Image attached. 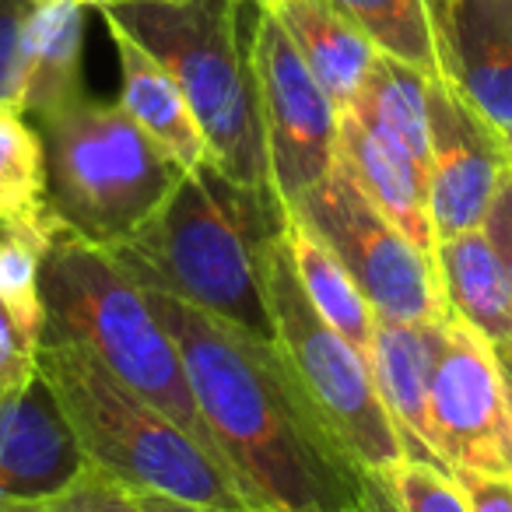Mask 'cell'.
I'll list each match as a JSON object with an SVG mask.
<instances>
[{
  "mask_svg": "<svg viewBox=\"0 0 512 512\" xmlns=\"http://www.w3.org/2000/svg\"><path fill=\"white\" fill-rule=\"evenodd\" d=\"M186 362L214 449L256 512H362L372 474L351 456L278 344L144 292Z\"/></svg>",
  "mask_w": 512,
  "mask_h": 512,
  "instance_id": "1",
  "label": "cell"
},
{
  "mask_svg": "<svg viewBox=\"0 0 512 512\" xmlns=\"http://www.w3.org/2000/svg\"><path fill=\"white\" fill-rule=\"evenodd\" d=\"M288 207L271 186H242L214 165L183 172L165 204L109 253L144 288L162 292L256 341L278 344L267 264Z\"/></svg>",
  "mask_w": 512,
  "mask_h": 512,
  "instance_id": "2",
  "label": "cell"
},
{
  "mask_svg": "<svg viewBox=\"0 0 512 512\" xmlns=\"http://www.w3.org/2000/svg\"><path fill=\"white\" fill-rule=\"evenodd\" d=\"M36 362L85 449L88 470H99L127 491L256 512L239 477L211 446L172 421L162 407L137 397L85 344L43 330Z\"/></svg>",
  "mask_w": 512,
  "mask_h": 512,
  "instance_id": "3",
  "label": "cell"
},
{
  "mask_svg": "<svg viewBox=\"0 0 512 512\" xmlns=\"http://www.w3.org/2000/svg\"><path fill=\"white\" fill-rule=\"evenodd\" d=\"M43 306V330L85 344L137 397L214 449L176 341L109 249L60 228L43 260Z\"/></svg>",
  "mask_w": 512,
  "mask_h": 512,
  "instance_id": "4",
  "label": "cell"
},
{
  "mask_svg": "<svg viewBox=\"0 0 512 512\" xmlns=\"http://www.w3.org/2000/svg\"><path fill=\"white\" fill-rule=\"evenodd\" d=\"M99 11L172 74L214 169L242 186H271L239 0H127Z\"/></svg>",
  "mask_w": 512,
  "mask_h": 512,
  "instance_id": "5",
  "label": "cell"
},
{
  "mask_svg": "<svg viewBox=\"0 0 512 512\" xmlns=\"http://www.w3.org/2000/svg\"><path fill=\"white\" fill-rule=\"evenodd\" d=\"M32 123L43 134L53 214L64 232L102 249L127 242L183 179L120 102L85 92Z\"/></svg>",
  "mask_w": 512,
  "mask_h": 512,
  "instance_id": "6",
  "label": "cell"
},
{
  "mask_svg": "<svg viewBox=\"0 0 512 512\" xmlns=\"http://www.w3.org/2000/svg\"><path fill=\"white\" fill-rule=\"evenodd\" d=\"M267 288H271L278 348L292 362L295 376L302 379L316 407L327 414V421L351 449V456L372 477L390 481L400 463L411 460V449H407L397 421L390 418L383 397H379L369 355L358 351L344 334H337L306 299L299 278H295L285 239H278L271 249Z\"/></svg>",
  "mask_w": 512,
  "mask_h": 512,
  "instance_id": "7",
  "label": "cell"
},
{
  "mask_svg": "<svg viewBox=\"0 0 512 512\" xmlns=\"http://www.w3.org/2000/svg\"><path fill=\"white\" fill-rule=\"evenodd\" d=\"M355 278L372 313L397 323H442L449 316L435 256L414 246L348 176L341 162L323 183L288 204Z\"/></svg>",
  "mask_w": 512,
  "mask_h": 512,
  "instance_id": "8",
  "label": "cell"
},
{
  "mask_svg": "<svg viewBox=\"0 0 512 512\" xmlns=\"http://www.w3.org/2000/svg\"><path fill=\"white\" fill-rule=\"evenodd\" d=\"M249 67L264 130L267 176L281 204H292L334 172L341 109L313 78L281 22L256 4Z\"/></svg>",
  "mask_w": 512,
  "mask_h": 512,
  "instance_id": "9",
  "label": "cell"
},
{
  "mask_svg": "<svg viewBox=\"0 0 512 512\" xmlns=\"http://www.w3.org/2000/svg\"><path fill=\"white\" fill-rule=\"evenodd\" d=\"M432 435L446 470L512 474L502 355L456 316L442 323L432 372Z\"/></svg>",
  "mask_w": 512,
  "mask_h": 512,
  "instance_id": "10",
  "label": "cell"
},
{
  "mask_svg": "<svg viewBox=\"0 0 512 512\" xmlns=\"http://www.w3.org/2000/svg\"><path fill=\"white\" fill-rule=\"evenodd\" d=\"M428 214L435 239L484 225L502 176L512 169L509 144L446 81H428Z\"/></svg>",
  "mask_w": 512,
  "mask_h": 512,
  "instance_id": "11",
  "label": "cell"
},
{
  "mask_svg": "<svg viewBox=\"0 0 512 512\" xmlns=\"http://www.w3.org/2000/svg\"><path fill=\"white\" fill-rule=\"evenodd\" d=\"M85 474V449L43 372L0 393V498L43 505Z\"/></svg>",
  "mask_w": 512,
  "mask_h": 512,
  "instance_id": "12",
  "label": "cell"
},
{
  "mask_svg": "<svg viewBox=\"0 0 512 512\" xmlns=\"http://www.w3.org/2000/svg\"><path fill=\"white\" fill-rule=\"evenodd\" d=\"M442 81L502 134L512 155V0H428Z\"/></svg>",
  "mask_w": 512,
  "mask_h": 512,
  "instance_id": "13",
  "label": "cell"
},
{
  "mask_svg": "<svg viewBox=\"0 0 512 512\" xmlns=\"http://www.w3.org/2000/svg\"><path fill=\"white\" fill-rule=\"evenodd\" d=\"M442 323H397L376 316L372 330L369 369L386 411L411 449V460L439 463L432 435V372L442 344Z\"/></svg>",
  "mask_w": 512,
  "mask_h": 512,
  "instance_id": "14",
  "label": "cell"
},
{
  "mask_svg": "<svg viewBox=\"0 0 512 512\" xmlns=\"http://www.w3.org/2000/svg\"><path fill=\"white\" fill-rule=\"evenodd\" d=\"M337 162L348 169L358 190L425 253L435 256V228L428 214V169L397 141L376 134L351 113H341Z\"/></svg>",
  "mask_w": 512,
  "mask_h": 512,
  "instance_id": "15",
  "label": "cell"
},
{
  "mask_svg": "<svg viewBox=\"0 0 512 512\" xmlns=\"http://www.w3.org/2000/svg\"><path fill=\"white\" fill-rule=\"evenodd\" d=\"M85 4L39 0L22 25V109L29 120L57 113L85 95Z\"/></svg>",
  "mask_w": 512,
  "mask_h": 512,
  "instance_id": "16",
  "label": "cell"
},
{
  "mask_svg": "<svg viewBox=\"0 0 512 512\" xmlns=\"http://www.w3.org/2000/svg\"><path fill=\"white\" fill-rule=\"evenodd\" d=\"M106 29L116 46V57H120V99L116 102L183 172L211 165L207 141L172 74L123 29L116 25H106Z\"/></svg>",
  "mask_w": 512,
  "mask_h": 512,
  "instance_id": "17",
  "label": "cell"
},
{
  "mask_svg": "<svg viewBox=\"0 0 512 512\" xmlns=\"http://www.w3.org/2000/svg\"><path fill=\"white\" fill-rule=\"evenodd\" d=\"M260 8L278 18L313 78L344 113L362 88L369 67L376 64V46L334 0H264Z\"/></svg>",
  "mask_w": 512,
  "mask_h": 512,
  "instance_id": "18",
  "label": "cell"
},
{
  "mask_svg": "<svg viewBox=\"0 0 512 512\" xmlns=\"http://www.w3.org/2000/svg\"><path fill=\"white\" fill-rule=\"evenodd\" d=\"M435 271H439L449 316L474 327L495 348L509 341L512 285L481 228L435 242Z\"/></svg>",
  "mask_w": 512,
  "mask_h": 512,
  "instance_id": "19",
  "label": "cell"
},
{
  "mask_svg": "<svg viewBox=\"0 0 512 512\" xmlns=\"http://www.w3.org/2000/svg\"><path fill=\"white\" fill-rule=\"evenodd\" d=\"M285 249L292 256L295 278H299L306 299L313 302V309L337 330L344 334L358 351L369 355L372 330H376V313H372L369 299L362 295V288L355 285L344 264L302 225L299 218L288 214L285 218Z\"/></svg>",
  "mask_w": 512,
  "mask_h": 512,
  "instance_id": "20",
  "label": "cell"
},
{
  "mask_svg": "<svg viewBox=\"0 0 512 512\" xmlns=\"http://www.w3.org/2000/svg\"><path fill=\"white\" fill-rule=\"evenodd\" d=\"M428 81L421 71L400 64V60L379 53L369 67L362 88L355 92L351 113L358 123H365L376 134L397 141L404 151H411L428 169L432 162V134H428Z\"/></svg>",
  "mask_w": 512,
  "mask_h": 512,
  "instance_id": "21",
  "label": "cell"
},
{
  "mask_svg": "<svg viewBox=\"0 0 512 512\" xmlns=\"http://www.w3.org/2000/svg\"><path fill=\"white\" fill-rule=\"evenodd\" d=\"M0 221L60 225L50 207L43 134L11 106H0Z\"/></svg>",
  "mask_w": 512,
  "mask_h": 512,
  "instance_id": "22",
  "label": "cell"
},
{
  "mask_svg": "<svg viewBox=\"0 0 512 512\" xmlns=\"http://www.w3.org/2000/svg\"><path fill=\"white\" fill-rule=\"evenodd\" d=\"M379 53L442 81V50L428 0H334Z\"/></svg>",
  "mask_w": 512,
  "mask_h": 512,
  "instance_id": "23",
  "label": "cell"
},
{
  "mask_svg": "<svg viewBox=\"0 0 512 512\" xmlns=\"http://www.w3.org/2000/svg\"><path fill=\"white\" fill-rule=\"evenodd\" d=\"M60 225L32 221H0V302L29 341H43V260L57 239Z\"/></svg>",
  "mask_w": 512,
  "mask_h": 512,
  "instance_id": "24",
  "label": "cell"
},
{
  "mask_svg": "<svg viewBox=\"0 0 512 512\" xmlns=\"http://www.w3.org/2000/svg\"><path fill=\"white\" fill-rule=\"evenodd\" d=\"M390 488L404 512H470L453 474L432 460H404L390 477Z\"/></svg>",
  "mask_w": 512,
  "mask_h": 512,
  "instance_id": "25",
  "label": "cell"
},
{
  "mask_svg": "<svg viewBox=\"0 0 512 512\" xmlns=\"http://www.w3.org/2000/svg\"><path fill=\"white\" fill-rule=\"evenodd\" d=\"M32 0H0V106L18 109L22 99V25Z\"/></svg>",
  "mask_w": 512,
  "mask_h": 512,
  "instance_id": "26",
  "label": "cell"
},
{
  "mask_svg": "<svg viewBox=\"0 0 512 512\" xmlns=\"http://www.w3.org/2000/svg\"><path fill=\"white\" fill-rule=\"evenodd\" d=\"M50 512H144L141 505L130 498L127 488L116 481L102 477L99 470H88L81 481H74L64 495L43 502Z\"/></svg>",
  "mask_w": 512,
  "mask_h": 512,
  "instance_id": "27",
  "label": "cell"
},
{
  "mask_svg": "<svg viewBox=\"0 0 512 512\" xmlns=\"http://www.w3.org/2000/svg\"><path fill=\"white\" fill-rule=\"evenodd\" d=\"M39 344L29 341L15 316L0 302V383L4 386H22L25 379L36 376L39 369Z\"/></svg>",
  "mask_w": 512,
  "mask_h": 512,
  "instance_id": "28",
  "label": "cell"
},
{
  "mask_svg": "<svg viewBox=\"0 0 512 512\" xmlns=\"http://www.w3.org/2000/svg\"><path fill=\"white\" fill-rule=\"evenodd\" d=\"M470 512H512V474L449 470Z\"/></svg>",
  "mask_w": 512,
  "mask_h": 512,
  "instance_id": "29",
  "label": "cell"
},
{
  "mask_svg": "<svg viewBox=\"0 0 512 512\" xmlns=\"http://www.w3.org/2000/svg\"><path fill=\"white\" fill-rule=\"evenodd\" d=\"M481 232L488 235L498 264H502L505 278H509V285H512V169L505 172L495 197H491V207H488V214H484Z\"/></svg>",
  "mask_w": 512,
  "mask_h": 512,
  "instance_id": "30",
  "label": "cell"
},
{
  "mask_svg": "<svg viewBox=\"0 0 512 512\" xmlns=\"http://www.w3.org/2000/svg\"><path fill=\"white\" fill-rule=\"evenodd\" d=\"M130 498H134L144 512H228V509H214V505H197V502H183V498L155 495V491H130Z\"/></svg>",
  "mask_w": 512,
  "mask_h": 512,
  "instance_id": "31",
  "label": "cell"
},
{
  "mask_svg": "<svg viewBox=\"0 0 512 512\" xmlns=\"http://www.w3.org/2000/svg\"><path fill=\"white\" fill-rule=\"evenodd\" d=\"M362 512H404L397 502V495H393L390 481H383V477H372L369 484V498H365Z\"/></svg>",
  "mask_w": 512,
  "mask_h": 512,
  "instance_id": "32",
  "label": "cell"
},
{
  "mask_svg": "<svg viewBox=\"0 0 512 512\" xmlns=\"http://www.w3.org/2000/svg\"><path fill=\"white\" fill-rule=\"evenodd\" d=\"M502 376H505V411H509V456H512V365L502 358Z\"/></svg>",
  "mask_w": 512,
  "mask_h": 512,
  "instance_id": "33",
  "label": "cell"
},
{
  "mask_svg": "<svg viewBox=\"0 0 512 512\" xmlns=\"http://www.w3.org/2000/svg\"><path fill=\"white\" fill-rule=\"evenodd\" d=\"M0 512H50V509L36 502H8V498H0Z\"/></svg>",
  "mask_w": 512,
  "mask_h": 512,
  "instance_id": "34",
  "label": "cell"
},
{
  "mask_svg": "<svg viewBox=\"0 0 512 512\" xmlns=\"http://www.w3.org/2000/svg\"><path fill=\"white\" fill-rule=\"evenodd\" d=\"M85 8H109V4H127V0H81Z\"/></svg>",
  "mask_w": 512,
  "mask_h": 512,
  "instance_id": "35",
  "label": "cell"
},
{
  "mask_svg": "<svg viewBox=\"0 0 512 512\" xmlns=\"http://www.w3.org/2000/svg\"><path fill=\"white\" fill-rule=\"evenodd\" d=\"M498 355H502L505 362L512 365V337H509V341H505V344H498Z\"/></svg>",
  "mask_w": 512,
  "mask_h": 512,
  "instance_id": "36",
  "label": "cell"
},
{
  "mask_svg": "<svg viewBox=\"0 0 512 512\" xmlns=\"http://www.w3.org/2000/svg\"><path fill=\"white\" fill-rule=\"evenodd\" d=\"M4 390H8V386H4V383H0V393H4Z\"/></svg>",
  "mask_w": 512,
  "mask_h": 512,
  "instance_id": "37",
  "label": "cell"
},
{
  "mask_svg": "<svg viewBox=\"0 0 512 512\" xmlns=\"http://www.w3.org/2000/svg\"><path fill=\"white\" fill-rule=\"evenodd\" d=\"M256 4H264V0H256Z\"/></svg>",
  "mask_w": 512,
  "mask_h": 512,
  "instance_id": "38",
  "label": "cell"
},
{
  "mask_svg": "<svg viewBox=\"0 0 512 512\" xmlns=\"http://www.w3.org/2000/svg\"><path fill=\"white\" fill-rule=\"evenodd\" d=\"M32 4H39V0H32Z\"/></svg>",
  "mask_w": 512,
  "mask_h": 512,
  "instance_id": "39",
  "label": "cell"
}]
</instances>
